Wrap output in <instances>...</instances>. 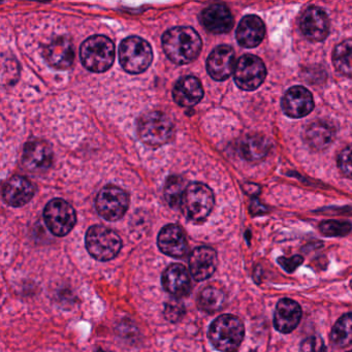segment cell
<instances>
[{"label": "cell", "mask_w": 352, "mask_h": 352, "mask_svg": "<svg viewBox=\"0 0 352 352\" xmlns=\"http://www.w3.org/2000/svg\"><path fill=\"white\" fill-rule=\"evenodd\" d=\"M185 308L178 300H170L164 307V316L172 322L180 320L184 315Z\"/></svg>", "instance_id": "32"}, {"label": "cell", "mask_w": 352, "mask_h": 352, "mask_svg": "<svg viewBox=\"0 0 352 352\" xmlns=\"http://www.w3.org/2000/svg\"><path fill=\"white\" fill-rule=\"evenodd\" d=\"M162 285L168 294L176 298L187 296L191 290L188 270L181 263H173L162 275Z\"/></svg>", "instance_id": "19"}, {"label": "cell", "mask_w": 352, "mask_h": 352, "mask_svg": "<svg viewBox=\"0 0 352 352\" xmlns=\"http://www.w3.org/2000/svg\"><path fill=\"white\" fill-rule=\"evenodd\" d=\"M22 162L26 170L34 174H43L52 166V149L47 142L41 140L28 142L24 147Z\"/></svg>", "instance_id": "11"}, {"label": "cell", "mask_w": 352, "mask_h": 352, "mask_svg": "<svg viewBox=\"0 0 352 352\" xmlns=\"http://www.w3.org/2000/svg\"><path fill=\"white\" fill-rule=\"evenodd\" d=\"M201 23L212 34H228L234 26V17L224 5L210 6L201 13Z\"/></svg>", "instance_id": "18"}, {"label": "cell", "mask_w": 352, "mask_h": 352, "mask_svg": "<svg viewBox=\"0 0 352 352\" xmlns=\"http://www.w3.org/2000/svg\"><path fill=\"white\" fill-rule=\"evenodd\" d=\"M302 34L312 42H322L329 36V21L320 8L310 7L302 14L300 20Z\"/></svg>", "instance_id": "13"}, {"label": "cell", "mask_w": 352, "mask_h": 352, "mask_svg": "<svg viewBox=\"0 0 352 352\" xmlns=\"http://www.w3.org/2000/svg\"><path fill=\"white\" fill-rule=\"evenodd\" d=\"M45 221L53 234L65 236L75 228L77 215L74 208L63 199L48 203L44 211Z\"/></svg>", "instance_id": "8"}, {"label": "cell", "mask_w": 352, "mask_h": 352, "mask_svg": "<svg viewBox=\"0 0 352 352\" xmlns=\"http://www.w3.org/2000/svg\"><path fill=\"white\" fill-rule=\"evenodd\" d=\"M302 318V308L296 300L282 298L276 306L274 325L282 333H289L298 327Z\"/></svg>", "instance_id": "20"}, {"label": "cell", "mask_w": 352, "mask_h": 352, "mask_svg": "<svg viewBox=\"0 0 352 352\" xmlns=\"http://www.w3.org/2000/svg\"><path fill=\"white\" fill-rule=\"evenodd\" d=\"M239 151L241 156L247 162H259L269 153V140L257 133L247 135L241 141Z\"/></svg>", "instance_id": "25"}, {"label": "cell", "mask_w": 352, "mask_h": 352, "mask_svg": "<svg viewBox=\"0 0 352 352\" xmlns=\"http://www.w3.org/2000/svg\"><path fill=\"white\" fill-rule=\"evenodd\" d=\"M338 166L344 176L352 178V145L348 146L340 152L338 156Z\"/></svg>", "instance_id": "31"}, {"label": "cell", "mask_w": 352, "mask_h": 352, "mask_svg": "<svg viewBox=\"0 0 352 352\" xmlns=\"http://www.w3.org/2000/svg\"><path fill=\"white\" fill-rule=\"evenodd\" d=\"M352 226L349 222L337 221V220H329L323 221L319 226L321 234L327 236H343L349 234Z\"/></svg>", "instance_id": "30"}, {"label": "cell", "mask_w": 352, "mask_h": 352, "mask_svg": "<svg viewBox=\"0 0 352 352\" xmlns=\"http://www.w3.org/2000/svg\"><path fill=\"white\" fill-rule=\"evenodd\" d=\"M157 245L162 252L175 258L188 254L189 246L184 230L176 224H168L160 230Z\"/></svg>", "instance_id": "12"}, {"label": "cell", "mask_w": 352, "mask_h": 352, "mask_svg": "<svg viewBox=\"0 0 352 352\" xmlns=\"http://www.w3.org/2000/svg\"><path fill=\"white\" fill-rule=\"evenodd\" d=\"M302 256L300 255H296V256L290 257V258H287V257H280L278 259V263L283 267V270H285L288 273H292V272L296 271V267H300L302 263Z\"/></svg>", "instance_id": "34"}, {"label": "cell", "mask_w": 352, "mask_h": 352, "mask_svg": "<svg viewBox=\"0 0 352 352\" xmlns=\"http://www.w3.org/2000/svg\"><path fill=\"white\" fill-rule=\"evenodd\" d=\"M265 26L257 16H246L241 20L236 30V40L244 48H254L263 42Z\"/></svg>", "instance_id": "23"}, {"label": "cell", "mask_w": 352, "mask_h": 352, "mask_svg": "<svg viewBox=\"0 0 352 352\" xmlns=\"http://www.w3.org/2000/svg\"><path fill=\"white\" fill-rule=\"evenodd\" d=\"M348 352H352V351H348Z\"/></svg>", "instance_id": "36"}, {"label": "cell", "mask_w": 352, "mask_h": 352, "mask_svg": "<svg viewBox=\"0 0 352 352\" xmlns=\"http://www.w3.org/2000/svg\"><path fill=\"white\" fill-rule=\"evenodd\" d=\"M96 210L108 221H117L126 213L129 197L123 189L114 185L104 187L96 197Z\"/></svg>", "instance_id": "9"}, {"label": "cell", "mask_w": 352, "mask_h": 352, "mask_svg": "<svg viewBox=\"0 0 352 352\" xmlns=\"http://www.w3.org/2000/svg\"><path fill=\"white\" fill-rule=\"evenodd\" d=\"M331 340L338 347H347L352 344V313L338 319L331 329Z\"/></svg>", "instance_id": "28"}, {"label": "cell", "mask_w": 352, "mask_h": 352, "mask_svg": "<svg viewBox=\"0 0 352 352\" xmlns=\"http://www.w3.org/2000/svg\"><path fill=\"white\" fill-rule=\"evenodd\" d=\"M153 51L144 38L129 36L119 47V61L127 73L138 75L151 65Z\"/></svg>", "instance_id": "6"}, {"label": "cell", "mask_w": 352, "mask_h": 352, "mask_svg": "<svg viewBox=\"0 0 352 352\" xmlns=\"http://www.w3.org/2000/svg\"><path fill=\"white\" fill-rule=\"evenodd\" d=\"M204 89L201 82L192 76H187L177 82L173 90V98L179 106L191 108L203 100Z\"/></svg>", "instance_id": "22"}, {"label": "cell", "mask_w": 352, "mask_h": 352, "mask_svg": "<svg viewBox=\"0 0 352 352\" xmlns=\"http://www.w3.org/2000/svg\"><path fill=\"white\" fill-rule=\"evenodd\" d=\"M86 248L92 257L100 261H112L122 248L119 234L104 226H94L86 234Z\"/></svg>", "instance_id": "7"}, {"label": "cell", "mask_w": 352, "mask_h": 352, "mask_svg": "<svg viewBox=\"0 0 352 352\" xmlns=\"http://www.w3.org/2000/svg\"><path fill=\"white\" fill-rule=\"evenodd\" d=\"M234 52L232 47L222 45L212 51L207 60L209 75L216 81H224L236 69Z\"/></svg>", "instance_id": "15"}, {"label": "cell", "mask_w": 352, "mask_h": 352, "mask_svg": "<svg viewBox=\"0 0 352 352\" xmlns=\"http://www.w3.org/2000/svg\"><path fill=\"white\" fill-rule=\"evenodd\" d=\"M98 352H106V351H104V350L100 349V350H98Z\"/></svg>", "instance_id": "35"}, {"label": "cell", "mask_w": 352, "mask_h": 352, "mask_svg": "<svg viewBox=\"0 0 352 352\" xmlns=\"http://www.w3.org/2000/svg\"><path fill=\"white\" fill-rule=\"evenodd\" d=\"M313 108L314 100L312 94L302 86L290 88L282 100L283 112L292 118H302L310 114Z\"/></svg>", "instance_id": "14"}, {"label": "cell", "mask_w": 352, "mask_h": 352, "mask_svg": "<svg viewBox=\"0 0 352 352\" xmlns=\"http://www.w3.org/2000/svg\"><path fill=\"white\" fill-rule=\"evenodd\" d=\"M203 42L193 28L178 26L170 28L162 36V48L170 61L176 65H188L197 58Z\"/></svg>", "instance_id": "1"}, {"label": "cell", "mask_w": 352, "mask_h": 352, "mask_svg": "<svg viewBox=\"0 0 352 352\" xmlns=\"http://www.w3.org/2000/svg\"><path fill=\"white\" fill-rule=\"evenodd\" d=\"M34 195V186L25 177L14 176L3 185V197L12 207H22Z\"/></svg>", "instance_id": "21"}, {"label": "cell", "mask_w": 352, "mask_h": 352, "mask_svg": "<svg viewBox=\"0 0 352 352\" xmlns=\"http://www.w3.org/2000/svg\"><path fill=\"white\" fill-rule=\"evenodd\" d=\"M81 60L88 71L104 73L115 60V45L104 36H94L81 46Z\"/></svg>", "instance_id": "4"}, {"label": "cell", "mask_w": 352, "mask_h": 352, "mask_svg": "<svg viewBox=\"0 0 352 352\" xmlns=\"http://www.w3.org/2000/svg\"><path fill=\"white\" fill-rule=\"evenodd\" d=\"M197 300L201 310L208 313L217 312L226 305V294L222 288L210 285L201 290Z\"/></svg>", "instance_id": "26"}, {"label": "cell", "mask_w": 352, "mask_h": 352, "mask_svg": "<svg viewBox=\"0 0 352 352\" xmlns=\"http://www.w3.org/2000/svg\"><path fill=\"white\" fill-rule=\"evenodd\" d=\"M333 63L341 75L352 78V40L344 41L333 49Z\"/></svg>", "instance_id": "27"}, {"label": "cell", "mask_w": 352, "mask_h": 352, "mask_svg": "<svg viewBox=\"0 0 352 352\" xmlns=\"http://www.w3.org/2000/svg\"><path fill=\"white\" fill-rule=\"evenodd\" d=\"M335 137L333 127L325 121L311 123L304 133V139L309 147L314 150H324L331 145Z\"/></svg>", "instance_id": "24"}, {"label": "cell", "mask_w": 352, "mask_h": 352, "mask_svg": "<svg viewBox=\"0 0 352 352\" xmlns=\"http://www.w3.org/2000/svg\"><path fill=\"white\" fill-rule=\"evenodd\" d=\"M244 335V324L234 315H221L212 322L209 329V338L212 344L221 352L238 351Z\"/></svg>", "instance_id": "2"}, {"label": "cell", "mask_w": 352, "mask_h": 352, "mask_svg": "<svg viewBox=\"0 0 352 352\" xmlns=\"http://www.w3.org/2000/svg\"><path fill=\"white\" fill-rule=\"evenodd\" d=\"M138 135L145 145L162 147L170 143L175 135V126L170 117L154 111L147 113L138 122Z\"/></svg>", "instance_id": "3"}, {"label": "cell", "mask_w": 352, "mask_h": 352, "mask_svg": "<svg viewBox=\"0 0 352 352\" xmlns=\"http://www.w3.org/2000/svg\"><path fill=\"white\" fill-rule=\"evenodd\" d=\"M324 348L322 339L317 336L307 338L300 344V352H323Z\"/></svg>", "instance_id": "33"}, {"label": "cell", "mask_w": 352, "mask_h": 352, "mask_svg": "<svg viewBox=\"0 0 352 352\" xmlns=\"http://www.w3.org/2000/svg\"><path fill=\"white\" fill-rule=\"evenodd\" d=\"M217 265V252L211 247H197L189 257L190 273L197 281H204L211 277L215 273Z\"/></svg>", "instance_id": "16"}, {"label": "cell", "mask_w": 352, "mask_h": 352, "mask_svg": "<svg viewBox=\"0 0 352 352\" xmlns=\"http://www.w3.org/2000/svg\"><path fill=\"white\" fill-rule=\"evenodd\" d=\"M215 204L213 191L203 183H191L187 185L183 195L181 207L187 219L195 223L205 221Z\"/></svg>", "instance_id": "5"}, {"label": "cell", "mask_w": 352, "mask_h": 352, "mask_svg": "<svg viewBox=\"0 0 352 352\" xmlns=\"http://www.w3.org/2000/svg\"><path fill=\"white\" fill-rule=\"evenodd\" d=\"M234 75L239 88L245 91H253L265 81L267 69L261 58L247 54L241 57L236 63Z\"/></svg>", "instance_id": "10"}, {"label": "cell", "mask_w": 352, "mask_h": 352, "mask_svg": "<svg viewBox=\"0 0 352 352\" xmlns=\"http://www.w3.org/2000/svg\"><path fill=\"white\" fill-rule=\"evenodd\" d=\"M187 186L185 185L184 180L179 176H170L166 180V186H164V197L170 207L175 208L181 206L183 195Z\"/></svg>", "instance_id": "29"}, {"label": "cell", "mask_w": 352, "mask_h": 352, "mask_svg": "<svg viewBox=\"0 0 352 352\" xmlns=\"http://www.w3.org/2000/svg\"><path fill=\"white\" fill-rule=\"evenodd\" d=\"M44 56L51 67L57 69H71L75 61V49L71 40L61 36L45 47Z\"/></svg>", "instance_id": "17"}]
</instances>
